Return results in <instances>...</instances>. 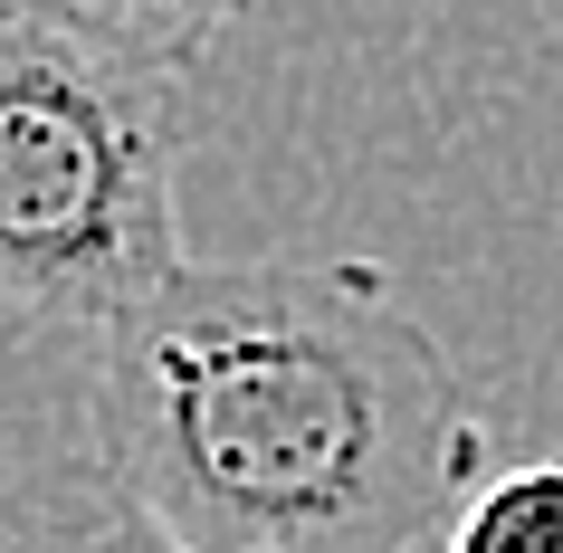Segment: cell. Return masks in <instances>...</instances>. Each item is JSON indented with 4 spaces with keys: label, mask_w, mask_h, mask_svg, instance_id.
Segmentation results:
<instances>
[{
    "label": "cell",
    "mask_w": 563,
    "mask_h": 553,
    "mask_svg": "<svg viewBox=\"0 0 563 553\" xmlns=\"http://www.w3.org/2000/svg\"><path fill=\"white\" fill-rule=\"evenodd\" d=\"M96 458L181 553H449L477 410L373 258H191L96 344Z\"/></svg>",
    "instance_id": "cell-1"
},
{
    "label": "cell",
    "mask_w": 563,
    "mask_h": 553,
    "mask_svg": "<svg viewBox=\"0 0 563 553\" xmlns=\"http://www.w3.org/2000/svg\"><path fill=\"white\" fill-rule=\"evenodd\" d=\"M173 67L124 58L67 10L0 20V316L30 334H115L173 287L181 248Z\"/></svg>",
    "instance_id": "cell-2"
},
{
    "label": "cell",
    "mask_w": 563,
    "mask_h": 553,
    "mask_svg": "<svg viewBox=\"0 0 563 553\" xmlns=\"http://www.w3.org/2000/svg\"><path fill=\"white\" fill-rule=\"evenodd\" d=\"M0 553H181V544L124 496V477L96 449H67L0 487Z\"/></svg>",
    "instance_id": "cell-3"
},
{
    "label": "cell",
    "mask_w": 563,
    "mask_h": 553,
    "mask_svg": "<svg viewBox=\"0 0 563 553\" xmlns=\"http://www.w3.org/2000/svg\"><path fill=\"white\" fill-rule=\"evenodd\" d=\"M77 30H96V38H115L124 58H144V67H191L210 48V38H230L258 0H58Z\"/></svg>",
    "instance_id": "cell-4"
},
{
    "label": "cell",
    "mask_w": 563,
    "mask_h": 553,
    "mask_svg": "<svg viewBox=\"0 0 563 553\" xmlns=\"http://www.w3.org/2000/svg\"><path fill=\"white\" fill-rule=\"evenodd\" d=\"M449 553H563V458L487 477L449 524Z\"/></svg>",
    "instance_id": "cell-5"
},
{
    "label": "cell",
    "mask_w": 563,
    "mask_h": 553,
    "mask_svg": "<svg viewBox=\"0 0 563 553\" xmlns=\"http://www.w3.org/2000/svg\"><path fill=\"white\" fill-rule=\"evenodd\" d=\"M20 10H58V0H0V20H20Z\"/></svg>",
    "instance_id": "cell-6"
}]
</instances>
